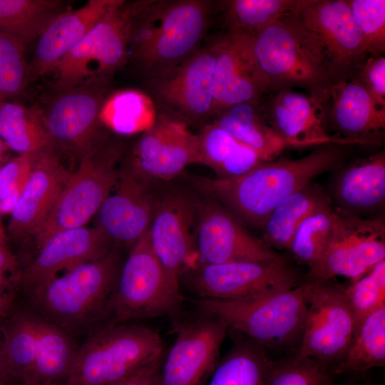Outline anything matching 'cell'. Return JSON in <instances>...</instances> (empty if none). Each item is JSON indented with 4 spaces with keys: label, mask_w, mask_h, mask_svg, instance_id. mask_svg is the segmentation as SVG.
Here are the masks:
<instances>
[{
    "label": "cell",
    "mask_w": 385,
    "mask_h": 385,
    "mask_svg": "<svg viewBox=\"0 0 385 385\" xmlns=\"http://www.w3.org/2000/svg\"><path fill=\"white\" fill-rule=\"evenodd\" d=\"M181 279L198 299L232 300L298 287L304 282V274L280 254L270 261L220 264L197 261Z\"/></svg>",
    "instance_id": "cell-9"
},
{
    "label": "cell",
    "mask_w": 385,
    "mask_h": 385,
    "mask_svg": "<svg viewBox=\"0 0 385 385\" xmlns=\"http://www.w3.org/2000/svg\"><path fill=\"white\" fill-rule=\"evenodd\" d=\"M329 366L311 359L272 363L265 385H332Z\"/></svg>",
    "instance_id": "cell-41"
},
{
    "label": "cell",
    "mask_w": 385,
    "mask_h": 385,
    "mask_svg": "<svg viewBox=\"0 0 385 385\" xmlns=\"http://www.w3.org/2000/svg\"><path fill=\"white\" fill-rule=\"evenodd\" d=\"M195 250L197 261L207 264L270 261L280 255L221 203L203 193L198 200Z\"/></svg>",
    "instance_id": "cell-20"
},
{
    "label": "cell",
    "mask_w": 385,
    "mask_h": 385,
    "mask_svg": "<svg viewBox=\"0 0 385 385\" xmlns=\"http://www.w3.org/2000/svg\"><path fill=\"white\" fill-rule=\"evenodd\" d=\"M325 190L312 182L295 191L269 214L262 224V239L274 250H287L294 233L302 220L327 202Z\"/></svg>",
    "instance_id": "cell-32"
},
{
    "label": "cell",
    "mask_w": 385,
    "mask_h": 385,
    "mask_svg": "<svg viewBox=\"0 0 385 385\" xmlns=\"http://www.w3.org/2000/svg\"><path fill=\"white\" fill-rule=\"evenodd\" d=\"M1 163H0V167H1Z\"/></svg>",
    "instance_id": "cell-54"
},
{
    "label": "cell",
    "mask_w": 385,
    "mask_h": 385,
    "mask_svg": "<svg viewBox=\"0 0 385 385\" xmlns=\"http://www.w3.org/2000/svg\"><path fill=\"white\" fill-rule=\"evenodd\" d=\"M272 363L262 346L243 336L220 358L208 385H265Z\"/></svg>",
    "instance_id": "cell-35"
},
{
    "label": "cell",
    "mask_w": 385,
    "mask_h": 385,
    "mask_svg": "<svg viewBox=\"0 0 385 385\" xmlns=\"http://www.w3.org/2000/svg\"><path fill=\"white\" fill-rule=\"evenodd\" d=\"M304 285L307 312L294 357L334 365L345 354L356 328L344 287L332 279Z\"/></svg>",
    "instance_id": "cell-12"
},
{
    "label": "cell",
    "mask_w": 385,
    "mask_h": 385,
    "mask_svg": "<svg viewBox=\"0 0 385 385\" xmlns=\"http://www.w3.org/2000/svg\"><path fill=\"white\" fill-rule=\"evenodd\" d=\"M25 46L0 31V101L19 94L30 77L24 57Z\"/></svg>",
    "instance_id": "cell-40"
},
{
    "label": "cell",
    "mask_w": 385,
    "mask_h": 385,
    "mask_svg": "<svg viewBox=\"0 0 385 385\" xmlns=\"http://www.w3.org/2000/svg\"><path fill=\"white\" fill-rule=\"evenodd\" d=\"M0 138L19 155L36 158L58 150L40 111L9 100L0 101Z\"/></svg>",
    "instance_id": "cell-29"
},
{
    "label": "cell",
    "mask_w": 385,
    "mask_h": 385,
    "mask_svg": "<svg viewBox=\"0 0 385 385\" xmlns=\"http://www.w3.org/2000/svg\"><path fill=\"white\" fill-rule=\"evenodd\" d=\"M115 247L96 225L58 231L39 247L32 262L19 272L17 289L28 294L58 276V272L101 258Z\"/></svg>",
    "instance_id": "cell-23"
},
{
    "label": "cell",
    "mask_w": 385,
    "mask_h": 385,
    "mask_svg": "<svg viewBox=\"0 0 385 385\" xmlns=\"http://www.w3.org/2000/svg\"><path fill=\"white\" fill-rule=\"evenodd\" d=\"M7 149L9 148L0 138V160L3 158L4 155Z\"/></svg>",
    "instance_id": "cell-49"
},
{
    "label": "cell",
    "mask_w": 385,
    "mask_h": 385,
    "mask_svg": "<svg viewBox=\"0 0 385 385\" xmlns=\"http://www.w3.org/2000/svg\"><path fill=\"white\" fill-rule=\"evenodd\" d=\"M385 365V307L363 319L356 326L342 359L333 374L364 372Z\"/></svg>",
    "instance_id": "cell-34"
},
{
    "label": "cell",
    "mask_w": 385,
    "mask_h": 385,
    "mask_svg": "<svg viewBox=\"0 0 385 385\" xmlns=\"http://www.w3.org/2000/svg\"><path fill=\"white\" fill-rule=\"evenodd\" d=\"M108 86L91 83L55 91L41 113L58 150L81 159L111 137L101 120Z\"/></svg>",
    "instance_id": "cell-16"
},
{
    "label": "cell",
    "mask_w": 385,
    "mask_h": 385,
    "mask_svg": "<svg viewBox=\"0 0 385 385\" xmlns=\"http://www.w3.org/2000/svg\"><path fill=\"white\" fill-rule=\"evenodd\" d=\"M327 195L332 205L346 212L375 217L385 203L384 150L335 169Z\"/></svg>",
    "instance_id": "cell-26"
},
{
    "label": "cell",
    "mask_w": 385,
    "mask_h": 385,
    "mask_svg": "<svg viewBox=\"0 0 385 385\" xmlns=\"http://www.w3.org/2000/svg\"><path fill=\"white\" fill-rule=\"evenodd\" d=\"M222 36L200 46L166 73L148 79L151 96L167 113L188 126L212 119L214 67Z\"/></svg>",
    "instance_id": "cell-13"
},
{
    "label": "cell",
    "mask_w": 385,
    "mask_h": 385,
    "mask_svg": "<svg viewBox=\"0 0 385 385\" xmlns=\"http://www.w3.org/2000/svg\"><path fill=\"white\" fill-rule=\"evenodd\" d=\"M122 162L148 178L170 181L189 165L200 164L197 134L185 122L160 111Z\"/></svg>",
    "instance_id": "cell-21"
},
{
    "label": "cell",
    "mask_w": 385,
    "mask_h": 385,
    "mask_svg": "<svg viewBox=\"0 0 385 385\" xmlns=\"http://www.w3.org/2000/svg\"><path fill=\"white\" fill-rule=\"evenodd\" d=\"M199 195L180 186L163 188L148 231L151 248L173 288L197 260L195 228Z\"/></svg>",
    "instance_id": "cell-17"
},
{
    "label": "cell",
    "mask_w": 385,
    "mask_h": 385,
    "mask_svg": "<svg viewBox=\"0 0 385 385\" xmlns=\"http://www.w3.org/2000/svg\"><path fill=\"white\" fill-rule=\"evenodd\" d=\"M123 261L115 246L26 294L27 307L72 336L88 335L111 322Z\"/></svg>",
    "instance_id": "cell-2"
},
{
    "label": "cell",
    "mask_w": 385,
    "mask_h": 385,
    "mask_svg": "<svg viewBox=\"0 0 385 385\" xmlns=\"http://www.w3.org/2000/svg\"><path fill=\"white\" fill-rule=\"evenodd\" d=\"M71 173L60 162L57 154L38 158L8 225L14 241L26 240L36 235L46 222Z\"/></svg>",
    "instance_id": "cell-27"
},
{
    "label": "cell",
    "mask_w": 385,
    "mask_h": 385,
    "mask_svg": "<svg viewBox=\"0 0 385 385\" xmlns=\"http://www.w3.org/2000/svg\"><path fill=\"white\" fill-rule=\"evenodd\" d=\"M183 302L182 294L171 287L155 257L147 232L123 262L111 323L159 317L173 319L183 312Z\"/></svg>",
    "instance_id": "cell-10"
},
{
    "label": "cell",
    "mask_w": 385,
    "mask_h": 385,
    "mask_svg": "<svg viewBox=\"0 0 385 385\" xmlns=\"http://www.w3.org/2000/svg\"><path fill=\"white\" fill-rule=\"evenodd\" d=\"M368 55L385 53V1L347 0Z\"/></svg>",
    "instance_id": "cell-42"
},
{
    "label": "cell",
    "mask_w": 385,
    "mask_h": 385,
    "mask_svg": "<svg viewBox=\"0 0 385 385\" xmlns=\"http://www.w3.org/2000/svg\"><path fill=\"white\" fill-rule=\"evenodd\" d=\"M292 16L322 45L334 84L354 79L369 55L347 0H303Z\"/></svg>",
    "instance_id": "cell-18"
},
{
    "label": "cell",
    "mask_w": 385,
    "mask_h": 385,
    "mask_svg": "<svg viewBox=\"0 0 385 385\" xmlns=\"http://www.w3.org/2000/svg\"><path fill=\"white\" fill-rule=\"evenodd\" d=\"M17 268V260L6 245H0V292L6 297L14 299L6 291L11 288V281L8 279V273H14Z\"/></svg>",
    "instance_id": "cell-46"
},
{
    "label": "cell",
    "mask_w": 385,
    "mask_h": 385,
    "mask_svg": "<svg viewBox=\"0 0 385 385\" xmlns=\"http://www.w3.org/2000/svg\"><path fill=\"white\" fill-rule=\"evenodd\" d=\"M248 38L253 60L269 93L300 88L319 101L329 102L334 82L324 51L317 38L292 14Z\"/></svg>",
    "instance_id": "cell-4"
},
{
    "label": "cell",
    "mask_w": 385,
    "mask_h": 385,
    "mask_svg": "<svg viewBox=\"0 0 385 385\" xmlns=\"http://www.w3.org/2000/svg\"><path fill=\"white\" fill-rule=\"evenodd\" d=\"M116 0H89L56 18L38 38L29 64L30 77L55 70L59 61L88 34Z\"/></svg>",
    "instance_id": "cell-28"
},
{
    "label": "cell",
    "mask_w": 385,
    "mask_h": 385,
    "mask_svg": "<svg viewBox=\"0 0 385 385\" xmlns=\"http://www.w3.org/2000/svg\"><path fill=\"white\" fill-rule=\"evenodd\" d=\"M348 145L321 146L298 159L265 161L239 177H195L202 193L218 201L245 225L260 229L272 210L289 195L346 160Z\"/></svg>",
    "instance_id": "cell-1"
},
{
    "label": "cell",
    "mask_w": 385,
    "mask_h": 385,
    "mask_svg": "<svg viewBox=\"0 0 385 385\" xmlns=\"http://www.w3.org/2000/svg\"><path fill=\"white\" fill-rule=\"evenodd\" d=\"M1 332H0V348H1Z\"/></svg>",
    "instance_id": "cell-53"
},
{
    "label": "cell",
    "mask_w": 385,
    "mask_h": 385,
    "mask_svg": "<svg viewBox=\"0 0 385 385\" xmlns=\"http://www.w3.org/2000/svg\"><path fill=\"white\" fill-rule=\"evenodd\" d=\"M120 161L113 191L96 213V226L115 246L130 247L149 230L163 187Z\"/></svg>",
    "instance_id": "cell-19"
},
{
    "label": "cell",
    "mask_w": 385,
    "mask_h": 385,
    "mask_svg": "<svg viewBox=\"0 0 385 385\" xmlns=\"http://www.w3.org/2000/svg\"><path fill=\"white\" fill-rule=\"evenodd\" d=\"M36 385H65L61 383H51V384H36Z\"/></svg>",
    "instance_id": "cell-52"
},
{
    "label": "cell",
    "mask_w": 385,
    "mask_h": 385,
    "mask_svg": "<svg viewBox=\"0 0 385 385\" xmlns=\"http://www.w3.org/2000/svg\"><path fill=\"white\" fill-rule=\"evenodd\" d=\"M259 103L235 104L217 113L210 121L268 161L289 146L264 123Z\"/></svg>",
    "instance_id": "cell-31"
},
{
    "label": "cell",
    "mask_w": 385,
    "mask_h": 385,
    "mask_svg": "<svg viewBox=\"0 0 385 385\" xmlns=\"http://www.w3.org/2000/svg\"><path fill=\"white\" fill-rule=\"evenodd\" d=\"M344 385H371V384L365 383V382H361L356 380H352L345 384Z\"/></svg>",
    "instance_id": "cell-50"
},
{
    "label": "cell",
    "mask_w": 385,
    "mask_h": 385,
    "mask_svg": "<svg viewBox=\"0 0 385 385\" xmlns=\"http://www.w3.org/2000/svg\"><path fill=\"white\" fill-rule=\"evenodd\" d=\"M175 341L165 353L160 368V385H202L211 376L229 328L220 319L197 311L183 312L171 319Z\"/></svg>",
    "instance_id": "cell-15"
},
{
    "label": "cell",
    "mask_w": 385,
    "mask_h": 385,
    "mask_svg": "<svg viewBox=\"0 0 385 385\" xmlns=\"http://www.w3.org/2000/svg\"><path fill=\"white\" fill-rule=\"evenodd\" d=\"M197 311L224 322L229 330L265 349L300 344L307 312L304 283L298 287L232 300L196 299Z\"/></svg>",
    "instance_id": "cell-5"
},
{
    "label": "cell",
    "mask_w": 385,
    "mask_h": 385,
    "mask_svg": "<svg viewBox=\"0 0 385 385\" xmlns=\"http://www.w3.org/2000/svg\"><path fill=\"white\" fill-rule=\"evenodd\" d=\"M165 351L160 335L143 325L108 323L93 331L79 346L65 385H110Z\"/></svg>",
    "instance_id": "cell-6"
},
{
    "label": "cell",
    "mask_w": 385,
    "mask_h": 385,
    "mask_svg": "<svg viewBox=\"0 0 385 385\" xmlns=\"http://www.w3.org/2000/svg\"><path fill=\"white\" fill-rule=\"evenodd\" d=\"M303 0H225L219 3L228 33L252 36L292 15Z\"/></svg>",
    "instance_id": "cell-36"
},
{
    "label": "cell",
    "mask_w": 385,
    "mask_h": 385,
    "mask_svg": "<svg viewBox=\"0 0 385 385\" xmlns=\"http://www.w3.org/2000/svg\"><path fill=\"white\" fill-rule=\"evenodd\" d=\"M147 0H116L88 34L59 61L54 91L91 83L110 84L128 60L132 21Z\"/></svg>",
    "instance_id": "cell-7"
},
{
    "label": "cell",
    "mask_w": 385,
    "mask_h": 385,
    "mask_svg": "<svg viewBox=\"0 0 385 385\" xmlns=\"http://www.w3.org/2000/svg\"><path fill=\"white\" fill-rule=\"evenodd\" d=\"M0 377L12 385L64 384L79 346L73 336L29 307L0 320Z\"/></svg>",
    "instance_id": "cell-3"
},
{
    "label": "cell",
    "mask_w": 385,
    "mask_h": 385,
    "mask_svg": "<svg viewBox=\"0 0 385 385\" xmlns=\"http://www.w3.org/2000/svg\"><path fill=\"white\" fill-rule=\"evenodd\" d=\"M197 136L200 164L210 168L215 178L239 177L265 162L254 150L212 121L202 125Z\"/></svg>",
    "instance_id": "cell-30"
},
{
    "label": "cell",
    "mask_w": 385,
    "mask_h": 385,
    "mask_svg": "<svg viewBox=\"0 0 385 385\" xmlns=\"http://www.w3.org/2000/svg\"><path fill=\"white\" fill-rule=\"evenodd\" d=\"M259 109L264 123L289 148L351 145L332 136L327 126V106L308 93L282 88L262 96Z\"/></svg>",
    "instance_id": "cell-22"
},
{
    "label": "cell",
    "mask_w": 385,
    "mask_h": 385,
    "mask_svg": "<svg viewBox=\"0 0 385 385\" xmlns=\"http://www.w3.org/2000/svg\"><path fill=\"white\" fill-rule=\"evenodd\" d=\"M38 158L19 155L0 167V215L10 213L16 205Z\"/></svg>",
    "instance_id": "cell-43"
},
{
    "label": "cell",
    "mask_w": 385,
    "mask_h": 385,
    "mask_svg": "<svg viewBox=\"0 0 385 385\" xmlns=\"http://www.w3.org/2000/svg\"><path fill=\"white\" fill-rule=\"evenodd\" d=\"M369 93L375 104L385 110V57L369 55L355 78Z\"/></svg>",
    "instance_id": "cell-44"
},
{
    "label": "cell",
    "mask_w": 385,
    "mask_h": 385,
    "mask_svg": "<svg viewBox=\"0 0 385 385\" xmlns=\"http://www.w3.org/2000/svg\"><path fill=\"white\" fill-rule=\"evenodd\" d=\"M13 300L0 292V320L5 318L14 307Z\"/></svg>",
    "instance_id": "cell-47"
},
{
    "label": "cell",
    "mask_w": 385,
    "mask_h": 385,
    "mask_svg": "<svg viewBox=\"0 0 385 385\" xmlns=\"http://www.w3.org/2000/svg\"><path fill=\"white\" fill-rule=\"evenodd\" d=\"M212 9L206 0H162L150 45L136 63L148 79L166 73L197 51Z\"/></svg>",
    "instance_id": "cell-14"
},
{
    "label": "cell",
    "mask_w": 385,
    "mask_h": 385,
    "mask_svg": "<svg viewBox=\"0 0 385 385\" xmlns=\"http://www.w3.org/2000/svg\"><path fill=\"white\" fill-rule=\"evenodd\" d=\"M334 208L329 199L315 208L295 230L287 250L296 262L313 265L327 248L334 228Z\"/></svg>",
    "instance_id": "cell-38"
},
{
    "label": "cell",
    "mask_w": 385,
    "mask_h": 385,
    "mask_svg": "<svg viewBox=\"0 0 385 385\" xmlns=\"http://www.w3.org/2000/svg\"><path fill=\"white\" fill-rule=\"evenodd\" d=\"M6 233L0 220V245H5Z\"/></svg>",
    "instance_id": "cell-48"
},
{
    "label": "cell",
    "mask_w": 385,
    "mask_h": 385,
    "mask_svg": "<svg viewBox=\"0 0 385 385\" xmlns=\"http://www.w3.org/2000/svg\"><path fill=\"white\" fill-rule=\"evenodd\" d=\"M268 93L251 54L248 36L228 32L222 35L213 73L212 119L235 104L259 103Z\"/></svg>",
    "instance_id": "cell-24"
},
{
    "label": "cell",
    "mask_w": 385,
    "mask_h": 385,
    "mask_svg": "<svg viewBox=\"0 0 385 385\" xmlns=\"http://www.w3.org/2000/svg\"><path fill=\"white\" fill-rule=\"evenodd\" d=\"M334 207V206H333ZM330 241L304 274V282L344 277L356 280L385 260L384 217H361L334 207Z\"/></svg>",
    "instance_id": "cell-11"
},
{
    "label": "cell",
    "mask_w": 385,
    "mask_h": 385,
    "mask_svg": "<svg viewBox=\"0 0 385 385\" xmlns=\"http://www.w3.org/2000/svg\"><path fill=\"white\" fill-rule=\"evenodd\" d=\"M154 101L135 89L108 95L101 113L103 125L120 135H131L149 128L156 118Z\"/></svg>",
    "instance_id": "cell-37"
},
{
    "label": "cell",
    "mask_w": 385,
    "mask_h": 385,
    "mask_svg": "<svg viewBox=\"0 0 385 385\" xmlns=\"http://www.w3.org/2000/svg\"><path fill=\"white\" fill-rule=\"evenodd\" d=\"M67 9L58 0H0V31L25 46Z\"/></svg>",
    "instance_id": "cell-33"
},
{
    "label": "cell",
    "mask_w": 385,
    "mask_h": 385,
    "mask_svg": "<svg viewBox=\"0 0 385 385\" xmlns=\"http://www.w3.org/2000/svg\"><path fill=\"white\" fill-rule=\"evenodd\" d=\"M0 385H12V384L7 383L6 381H4L3 379L0 377Z\"/></svg>",
    "instance_id": "cell-51"
},
{
    "label": "cell",
    "mask_w": 385,
    "mask_h": 385,
    "mask_svg": "<svg viewBox=\"0 0 385 385\" xmlns=\"http://www.w3.org/2000/svg\"><path fill=\"white\" fill-rule=\"evenodd\" d=\"M125 145L110 137L80 159L71 173L46 222L35 235L38 247L54 233L83 227L98 212L118 176Z\"/></svg>",
    "instance_id": "cell-8"
},
{
    "label": "cell",
    "mask_w": 385,
    "mask_h": 385,
    "mask_svg": "<svg viewBox=\"0 0 385 385\" xmlns=\"http://www.w3.org/2000/svg\"><path fill=\"white\" fill-rule=\"evenodd\" d=\"M329 101L327 126L332 136L351 145H381L385 110L359 83L352 79L333 84Z\"/></svg>",
    "instance_id": "cell-25"
},
{
    "label": "cell",
    "mask_w": 385,
    "mask_h": 385,
    "mask_svg": "<svg viewBox=\"0 0 385 385\" xmlns=\"http://www.w3.org/2000/svg\"><path fill=\"white\" fill-rule=\"evenodd\" d=\"M344 289L356 326L368 315L385 307V260Z\"/></svg>",
    "instance_id": "cell-39"
},
{
    "label": "cell",
    "mask_w": 385,
    "mask_h": 385,
    "mask_svg": "<svg viewBox=\"0 0 385 385\" xmlns=\"http://www.w3.org/2000/svg\"><path fill=\"white\" fill-rule=\"evenodd\" d=\"M165 353L124 379L110 385H160V368Z\"/></svg>",
    "instance_id": "cell-45"
}]
</instances>
